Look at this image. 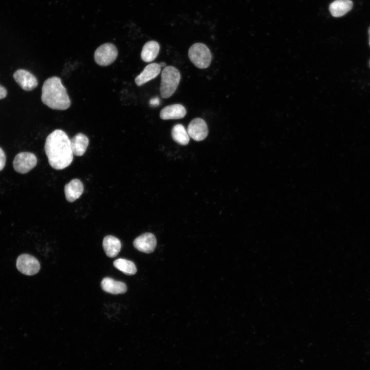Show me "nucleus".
I'll return each mask as SVG.
<instances>
[{
	"label": "nucleus",
	"mask_w": 370,
	"mask_h": 370,
	"mask_svg": "<svg viewBox=\"0 0 370 370\" xmlns=\"http://www.w3.org/2000/svg\"><path fill=\"white\" fill-rule=\"evenodd\" d=\"M45 151L50 166L55 170H63L73 160L70 140L65 132L55 130L47 137Z\"/></svg>",
	"instance_id": "nucleus-1"
},
{
	"label": "nucleus",
	"mask_w": 370,
	"mask_h": 370,
	"mask_svg": "<svg viewBox=\"0 0 370 370\" xmlns=\"http://www.w3.org/2000/svg\"><path fill=\"white\" fill-rule=\"evenodd\" d=\"M43 103L53 109L65 110L71 105L66 88L60 78L55 76L48 78L42 88Z\"/></svg>",
	"instance_id": "nucleus-2"
},
{
	"label": "nucleus",
	"mask_w": 370,
	"mask_h": 370,
	"mask_svg": "<svg viewBox=\"0 0 370 370\" xmlns=\"http://www.w3.org/2000/svg\"><path fill=\"white\" fill-rule=\"evenodd\" d=\"M160 93L163 98L170 97L175 92L181 79L179 71L174 66H167L161 75Z\"/></svg>",
	"instance_id": "nucleus-3"
},
{
	"label": "nucleus",
	"mask_w": 370,
	"mask_h": 370,
	"mask_svg": "<svg viewBox=\"0 0 370 370\" xmlns=\"http://www.w3.org/2000/svg\"><path fill=\"white\" fill-rule=\"evenodd\" d=\"M188 56L192 63L201 69L208 67L212 60L210 49L207 45L201 43L194 44L190 47Z\"/></svg>",
	"instance_id": "nucleus-4"
},
{
	"label": "nucleus",
	"mask_w": 370,
	"mask_h": 370,
	"mask_svg": "<svg viewBox=\"0 0 370 370\" xmlns=\"http://www.w3.org/2000/svg\"><path fill=\"white\" fill-rule=\"evenodd\" d=\"M118 52L116 46L110 43L100 45L94 53L96 63L102 66L112 64L117 59Z\"/></svg>",
	"instance_id": "nucleus-5"
},
{
	"label": "nucleus",
	"mask_w": 370,
	"mask_h": 370,
	"mask_svg": "<svg viewBox=\"0 0 370 370\" xmlns=\"http://www.w3.org/2000/svg\"><path fill=\"white\" fill-rule=\"evenodd\" d=\"M37 163L35 155L30 152H21L14 157L13 166L15 171L26 174L34 168Z\"/></svg>",
	"instance_id": "nucleus-6"
},
{
	"label": "nucleus",
	"mask_w": 370,
	"mask_h": 370,
	"mask_svg": "<svg viewBox=\"0 0 370 370\" xmlns=\"http://www.w3.org/2000/svg\"><path fill=\"white\" fill-rule=\"evenodd\" d=\"M16 266L21 273L27 275L35 274L40 269L38 260L28 254L20 255L16 260Z\"/></svg>",
	"instance_id": "nucleus-7"
},
{
	"label": "nucleus",
	"mask_w": 370,
	"mask_h": 370,
	"mask_svg": "<svg viewBox=\"0 0 370 370\" xmlns=\"http://www.w3.org/2000/svg\"><path fill=\"white\" fill-rule=\"evenodd\" d=\"M16 82L21 87L26 91H31L38 85L36 78L31 72L25 69H19L13 75Z\"/></svg>",
	"instance_id": "nucleus-8"
},
{
	"label": "nucleus",
	"mask_w": 370,
	"mask_h": 370,
	"mask_svg": "<svg viewBox=\"0 0 370 370\" xmlns=\"http://www.w3.org/2000/svg\"><path fill=\"white\" fill-rule=\"evenodd\" d=\"M187 132L193 140L197 141L203 140L208 134L207 124L202 119L195 118L190 122Z\"/></svg>",
	"instance_id": "nucleus-9"
},
{
	"label": "nucleus",
	"mask_w": 370,
	"mask_h": 370,
	"mask_svg": "<svg viewBox=\"0 0 370 370\" xmlns=\"http://www.w3.org/2000/svg\"><path fill=\"white\" fill-rule=\"evenodd\" d=\"M155 236L151 233H145L135 239L133 245L138 250L146 253L153 252L156 246Z\"/></svg>",
	"instance_id": "nucleus-10"
},
{
	"label": "nucleus",
	"mask_w": 370,
	"mask_h": 370,
	"mask_svg": "<svg viewBox=\"0 0 370 370\" xmlns=\"http://www.w3.org/2000/svg\"><path fill=\"white\" fill-rule=\"evenodd\" d=\"M161 67L159 64L153 63L146 65L142 71L135 79L136 85L140 86L155 79L160 72Z\"/></svg>",
	"instance_id": "nucleus-11"
},
{
	"label": "nucleus",
	"mask_w": 370,
	"mask_h": 370,
	"mask_svg": "<svg viewBox=\"0 0 370 370\" xmlns=\"http://www.w3.org/2000/svg\"><path fill=\"white\" fill-rule=\"evenodd\" d=\"M83 190L84 186L80 180L72 179L64 187L65 198L68 201L73 202L80 197Z\"/></svg>",
	"instance_id": "nucleus-12"
},
{
	"label": "nucleus",
	"mask_w": 370,
	"mask_h": 370,
	"mask_svg": "<svg viewBox=\"0 0 370 370\" xmlns=\"http://www.w3.org/2000/svg\"><path fill=\"white\" fill-rule=\"evenodd\" d=\"M185 107L180 104H174L163 108L160 112L162 120L178 119L183 118L186 115Z\"/></svg>",
	"instance_id": "nucleus-13"
},
{
	"label": "nucleus",
	"mask_w": 370,
	"mask_h": 370,
	"mask_svg": "<svg viewBox=\"0 0 370 370\" xmlns=\"http://www.w3.org/2000/svg\"><path fill=\"white\" fill-rule=\"evenodd\" d=\"M70 140L73 154L78 156L83 155L89 144L88 137L85 135L79 133Z\"/></svg>",
	"instance_id": "nucleus-14"
},
{
	"label": "nucleus",
	"mask_w": 370,
	"mask_h": 370,
	"mask_svg": "<svg viewBox=\"0 0 370 370\" xmlns=\"http://www.w3.org/2000/svg\"><path fill=\"white\" fill-rule=\"evenodd\" d=\"M101 286L103 291L114 294L124 293L127 290L125 283L108 277L103 279Z\"/></svg>",
	"instance_id": "nucleus-15"
},
{
	"label": "nucleus",
	"mask_w": 370,
	"mask_h": 370,
	"mask_svg": "<svg viewBox=\"0 0 370 370\" xmlns=\"http://www.w3.org/2000/svg\"><path fill=\"white\" fill-rule=\"evenodd\" d=\"M102 246L106 255L114 257L119 253L121 244L117 237L113 235H107L103 240Z\"/></svg>",
	"instance_id": "nucleus-16"
},
{
	"label": "nucleus",
	"mask_w": 370,
	"mask_h": 370,
	"mask_svg": "<svg viewBox=\"0 0 370 370\" xmlns=\"http://www.w3.org/2000/svg\"><path fill=\"white\" fill-rule=\"evenodd\" d=\"M353 6L350 0H336L329 7L331 15L334 17H340L349 11Z\"/></svg>",
	"instance_id": "nucleus-17"
},
{
	"label": "nucleus",
	"mask_w": 370,
	"mask_h": 370,
	"mask_svg": "<svg viewBox=\"0 0 370 370\" xmlns=\"http://www.w3.org/2000/svg\"><path fill=\"white\" fill-rule=\"evenodd\" d=\"M159 50L160 46L157 42L148 41L142 47L141 58L144 62H152L157 57Z\"/></svg>",
	"instance_id": "nucleus-18"
},
{
	"label": "nucleus",
	"mask_w": 370,
	"mask_h": 370,
	"mask_svg": "<svg viewBox=\"0 0 370 370\" xmlns=\"http://www.w3.org/2000/svg\"><path fill=\"white\" fill-rule=\"evenodd\" d=\"M171 134L173 140L180 145H187L190 141L189 135L182 124L175 125L172 128Z\"/></svg>",
	"instance_id": "nucleus-19"
},
{
	"label": "nucleus",
	"mask_w": 370,
	"mask_h": 370,
	"mask_svg": "<svg viewBox=\"0 0 370 370\" xmlns=\"http://www.w3.org/2000/svg\"><path fill=\"white\" fill-rule=\"evenodd\" d=\"M114 267L126 275H133L136 273L135 264L124 258H118L114 262Z\"/></svg>",
	"instance_id": "nucleus-20"
},
{
	"label": "nucleus",
	"mask_w": 370,
	"mask_h": 370,
	"mask_svg": "<svg viewBox=\"0 0 370 370\" xmlns=\"http://www.w3.org/2000/svg\"><path fill=\"white\" fill-rule=\"evenodd\" d=\"M6 157L5 152L3 149L0 147V171H2L6 163Z\"/></svg>",
	"instance_id": "nucleus-21"
},
{
	"label": "nucleus",
	"mask_w": 370,
	"mask_h": 370,
	"mask_svg": "<svg viewBox=\"0 0 370 370\" xmlns=\"http://www.w3.org/2000/svg\"><path fill=\"white\" fill-rule=\"evenodd\" d=\"M7 91L6 89L0 85V99H2L6 97Z\"/></svg>",
	"instance_id": "nucleus-22"
},
{
	"label": "nucleus",
	"mask_w": 370,
	"mask_h": 370,
	"mask_svg": "<svg viewBox=\"0 0 370 370\" xmlns=\"http://www.w3.org/2000/svg\"><path fill=\"white\" fill-rule=\"evenodd\" d=\"M159 64V65L161 67H165L166 66V64H165L164 62H160Z\"/></svg>",
	"instance_id": "nucleus-23"
},
{
	"label": "nucleus",
	"mask_w": 370,
	"mask_h": 370,
	"mask_svg": "<svg viewBox=\"0 0 370 370\" xmlns=\"http://www.w3.org/2000/svg\"><path fill=\"white\" fill-rule=\"evenodd\" d=\"M368 36H369V45L370 46V27H369V29L368 30Z\"/></svg>",
	"instance_id": "nucleus-24"
},
{
	"label": "nucleus",
	"mask_w": 370,
	"mask_h": 370,
	"mask_svg": "<svg viewBox=\"0 0 370 370\" xmlns=\"http://www.w3.org/2000/svg\"><path fill=\"white\" fill-rule=\"evenodd\" d=\"M369 64H370V62H369Z\"/></svg>",
	"instance_id": "nucleus-25"
}]
</instances>
